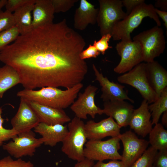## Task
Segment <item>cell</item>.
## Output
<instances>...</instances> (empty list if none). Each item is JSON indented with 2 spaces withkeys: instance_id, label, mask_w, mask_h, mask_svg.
<instances>
[{
  "instance_id": "obj_1",
  "label": "cell",
  "mask_w": 167,
  "mask_h": 167,
  "mask_svg": "<svg viewBox=\"0 0 167 167\" xmlns=\"http://www.w3.org/2000/svg\"><path fill=\"white\" fill-rule=\"evenodd\" d=\"M86 45L64 19L20 35L0 50V61L17 72L24 89H67L81 83L88 72L80 57Z\"/></svg>"
},
{
  "instance_id": "obj_2",
  "label": "cell",
  "mask_w": 167,
  "mask_h": 167,
  "mask_svg": "<svg viewBox=\"0 0 167 167\" xmlns=\"http://www.w3.org/2000/svg\"><path fill=\"white\" fill-rule=\"evenodd\" d=\"M83 87L81 83L65 90L51 87H43L38 90L24 89L19 91L17 96L42 105L64 109L75 101Z\"/></svg>"
},
{
  "instance_id": "obj_3",
  "label": "cell",
  "mask_w": 167,
  "mask_h": 167,
  "mask_svg": "<svg viewBox=\"0 0 167 167\" xmlns=\"http://www.w3.org/2000/svg\"><path fill=\"white\" fill-rule=\"evenodd\" d=\"M151 4L143 3L136 7L123 19L114 26L111 34L114 40H131V34L141 24L146 17L152 19L157 26L160 27L161 22Z\"/></svg>"
},
{
  "instance_id": "obj_4",
  "label": "cell",
  "mask_w": 167,
  "mask_h": 167,
  "mask_svg": "<svg viewBox=\"0 0 167 167\" xmlns=\"http://www.w3.org/2000/svg\"><path fill=\"white\" fill-rule=\"evenodd\" d=\"M68 132L62 141V151L70 159L77 162L84 159V146L87 137L83 121L76 117L68 122Z\"/></svg>"
},
{
  "instance_id": "obj_5",
  "label": "cell",
  "mask_w": 167,
  "mask_h": 167,
  "mask_svg": "<svg viewBox=\"0 0 167 167\" xmlns=\"http://www.w3.org/2000/svg\"><path fill=\"white\" fill-rule=\"evenodd\" d=\"M133 41L140 44L143 61L152 62L164 51L166 41L162 28L157 26L135 36Z\"/></svg>"
},
{
  "instance_id": "obj_6",
  "label": "cell",
  "mask_w": 167,
  "mask_h": 167,
  "mask_svg": "<svg viewBox=\"0 0 167 167\" xmlns=\"http://www.w3.org/2000/svg\"><path fill=\"white\" fill-rule=\"evenodd\" d=\"M120 141L118 137H112L104 141L88 140L84 148V157L93 161L121 160L122 156L118 152L120 148Z\"/></svg>"
},
{
  "instance_id": "obj_7",
  "label": "cell",
  "mask_w": 167,
  "mask_h": 167,
  "mask_svg": "<svg viewBox=\"0 0 167 167\" xmlns=\"http://www.w3.org/2000/svg\"><path fill=\"white\" fill-rule=\"evenodd\" d=\"M97 23L101 36L110 34L114 25L127 15L122 10V0H99Z\"/></svg>"
},
{
  "instance_id": "obj_8",
  "label": "cell",
  "mask_w": 167,
  "mask_h": 167,
  "mask_svg": "<svg viewBox=\"0 0 167 167\" xmlns=\"http://www.w3.org/2000/svg\"><path fill=\"white\" fill-rule=\"evenodd\" d=\"M117 80L120 83L136 89L148 104L153 103L156 99V94L148 79L145 63L137 65L129 71L118 76Z\"/></svg>"
},
{
  "instance_id": "obj_9",
  "label": "cell",
  "mask_w": 167,
  "mask_h": 167,
  "mask_svg": "<svg viewBox=\"0 0 167 167\" xmlns=\"http://www.w3.org/2000/svg\"><path fill=\"white\" fill-rule=\"evenodd\" d=\"M121 60L114 68V71L124 74L143 62L142 49L139 43L135 41L122 40L115 47Z\"/></svg>"
},
{
  "instance_id": "obj_10",
  "label": "cell",
  "mask_w": 167,
  "mask_h": 167,
  "mask_svg": "<svg viewBox=\"0 0 167 167\" xmlns=\"http://www.w3.org/2000/svg\"><path fill=\"white\" fill-rule=\"evenodd\" d=\"M7 143L2 145L3 149L16 159L33 156L36 149L43 144L41 138L36 137L32 130L18 134Z\"/></svg>"
},
{
  "instance_id": "obj_11",
  "label": "cell",
  "mask_w": 167,
  "mask_h": 167,
  "mask_svg": "<svg viewBox=\"0 0 167 167\" xmlns=\"http://www.w3.org/2000/svg\"><path fill=\"white\" fill-rule=\"evenodd\" d=\"M98 89L97 87L90 84L83 93L78 94L77 99L70 107L75 117L81 119H86L88 115L94 118L96 114H103V109L97 106L95 102V96Z\"/></svg>"
},
{
  "instance_id": "obj_12",
  "label": "cell",
  "mask_w": 167,
  "mask_h": 167,
  "mask_svg": "<svg viewBox=\"0 0 167 167\" xmlns=\"http://www.w3.org/2000/svg\"><path fill=\"white\" fill-rule=\"evenodd\" d=\"M118 137L123 148L121 161L126 167H130L147 148L149 142L138 138L130 130L121 134Z\"/></svg>"
},
{
  "instance_id": "obj_13",
  "label": "cell",
  "mask_w": 167,
  "mask_h": 167,
  "mask_svg": "<svg viewBox=\"0 0 167 167\" xmlns=\"http://www.w3.org/2000/svg\"><path fill=\"white\" fill-rule=\"evenodd\" d=\"M11 122L12 128L19 134L32 130L40 121L28 101L21 98L18 111Z\"/></svg>"
},
{
  "instance_id": "obj_14",
  "label": "cell",
  "mask_w": 167,
  "mask_h": 167,
  "mask_svg": "<svg viewBox=\"0 0 167 167\" xmlns=\"http://www.w3.org/2000/svg\"><path fill=\"white\" fill-rule=\"evenodd\" d=\"M121 128L110 117L98 122L89 120L85 124V131L88 140H101L108 136L118 137L121 134Z\"/></svg>"
},
{
  "instance_id": "obj_15",
  "label": "cell",
  "mask_w": 167,
  "mask_h": 167,
  "mask_svg": "<svg viewBox=\"0 0 167 167\" xmlns=\"http://www.w3.org/2000/svg\"><path fill=\"white\" fill-rule=\"evenodd\" d=\"M96 80L101 87L102 94L101 98L104 102L115 100H128L131 102L134 101L128 95L125 87L118 83L111 81L100 72L94 64L92 65Z\"/></svg>"
},
{
  "instance_id": "obj_16",
  "label": "cell",
  "mask_w": 167,
  "mask_h": 167,
  "mask_svg": "<svg viewBox=\"0 0 167 167\" xmlns=\"http://www.w3.org/2000/svg\"><path fill=\"white\" fill-rule=\"evenodd\" d=\"M103 114L112 118L121 128L128 125L134 110L133 105L125 100L104 101Z\"/></svg>"
},
{
  "instance_id": "obj_17",
  "label": "cell",
  "mask_w": 167,
  "mask_h": 167,
  "mask_svg": "<svg viewBox=\"0 0 167 167\" xmlns=\"http://www.w3.org/2000/svg\"><path fill=\"white\" fill-rule=\"evenodd\" d=\"M151 117L148 104L143 99L139 107L134 109L128 125L137 134L145 137L152 128Z\"/></svg>"
},
{
  "instance_id": "obj_18",
  "label": "cell",
  "mask_w": 167,
  "mask_h": 167,
  "mask_svg": "<svg viewBox=\"0 0 167 167\" xmlns=\"http://www.w3.org/2000/svg\"><path fill=\"white\" fill-rule=\"evenodd\" d=\"M28 101L38 116L40 122L50 125L64 124L71 120L63 109L54 108Z\"/></svg>"
},
{
  "instance_id": "obj_19",
  "label": "cell",
  "mask_w": 167,
  "mask_h": 167,
  "mask_svg": "<svg viewBox=\"0 0 167 167\" xmlns=\"http://www.w3.org/2000/svg\"><path fill=\"white\" fill-rule=\"evenodd\" d=\"M34 131L41 136L43 144L53 147L62 142L68 130L67 126L64 124L50 125L40 122L34 128Z\"/></svg>"
},
{
  "instance_id": "obj_20",
  "label": "cell",
  "mask_w": 167,
  "mask_h": 167,
  "mask_svg": "<svg viewBox=\"0 0 167 167\" xmlns=\"http://www.w3.org/2000/svg\"><path fill=\"white\" fill-rule=\"evenodd\" d=\"M145 66L148 79L156 94L157 99L167 88V71L154 60L145 63Z\"/></svg>"
},
{
  "instance_id": "obj_21",
  "label": "cell",
  "mask_w": 167,
  "mask_h": 167,
  "mask_svg": "<svg viewBox=\"0 0 167 167\" xmlns=\"http://www.w3.org/2000/svg\"><path fill=\"white\" fill-rule=\"evenodd\" d=\"M98 8L86 0H80L79 6L75 12L74 25L75 28L79 30H85L89 24L97 23Z\"/></svg>"
},
{
  "instance_id": "obj_22",
  "label": "cell",
  "mask_w": 167,
  "mask_h": 167,
  "mask_svg": "<svg viewBox=\"0 0 167 167\" xmlns=\"http://www.w3.org/2000/svg\"><path fill=\"white\" fill-rule=\"evenodd\" d=\"M54 13L52 0H36L32 11L33 29L53 23Z\"/></svg>"
},
{
  "instance_id": "obj_23",
  "label": "cell",
  "mask_w": 167,
  "mask_h": 167,
  "mask_svg": "<svg viewBox=\"0 0 167 167\" xmlns=\"http://www.w3.org/2000/svg\"><path fill=\"white\" fill-rule=\"evenodd\" d=\"M35 1L31 0L13 13L15 26L20 35L26 34L33 29L32 11Z\"/></svg>"
},
{
  "instance_id": "obj_24",
  "label": "cell",
  "mask_w": 167,
  "mask_h": 167,
  "mask_svg": "<svg viewBox=\"0 0 167 167\" xmlns=\"http://www.w3.org/2000/svg\"><path fill=\"white\" fill-rule=\"evenodd\" d=\"M19 84H20L19 77L13 68L6 65L0 67L1 98L6 91Z\"/></svg>"
},
{
  "instance_id": "obj_25",
  "label": "cell",
  "mask_w": 167,
  "mask_h": 167,
  "mask_svg": "<svg viewBox=\"0 0 167 167\" xmlns=\"http://www.w3.org/2000/svg\"><path fill=\"white\" fill-rule=\"evenodd\" d=\"M155 125L149 134V144L157 151L167 149V131L161 123Z\"/></svg>"
},
{
  "instance_id": "obj_26",
  "label": "cell",
  "mask_w": 167,
  "mask_h": 167,
  "mask_svg": "<svg viewBox=\"0 0 167 167\" xmlns=\"http://www.w3.org/2000/svg\"><path fill=\"white\" fill-rule=\"evenodd\" d=\"M148 109L152 118V124L155 125L158 123L162 114L167 111V88L153 103L148 105Z\"/></svg>"
},
{
  "instance_id": "obj_27",
  "label": "cell",
  "mask_w": 167,
  "mask_h": 167,
  "mask_svg": "<svg viewBox=\"0 0 167 167\" xmlns=\"http://www.w3.org/2000/svg\"><path fill=\"white\" fill-rule=\"evenodd\" d=\"M158 151L150 146L130 167H151Z\"/></svg>"
},
{
  "instance_id": "obj_28",
  "label": "cell",
  "mask_w": 167,
  "mask_h": 167,
  "mask_svg": "<svg viewBox=\"0 0 167 167\" xmlns=\"http://www.w3.org/2000/svg\"><path fill=\"white\" fill-rule=\"evenodd\" d=\"M20 35L15 26L0 32V50L14 41Z\"/></svg>"
},
{
  "instance_id": "obj_29",
  "label": "cell",
  "mask_w": 167,
  "mask_h": 167,
  "mask_svg": "<svg viewBox=\"0 0 167 167\" xmlns=\"http://www.w3.org/2000/svg\"><path fill=\"white\" fill-rule=\"evenodd\" d=\"M0 167H34V165L30 161H26L21 158L14 160L9 156L0 160Z\"/></svg>"
},
{
  "instance_id": "obj_30",
  "label": "cell",
  "mask_w": 167,
  "mask_h": 167,
  "mask_svg": "<svg viewBox=\"0 0 167 167\" xmlns=\"http://www.w3.org/2000/svg\"><path fill=\"white\" fill-rule=\"evenodd\" d=\"M0 98L1 97L0 96ZM2 109L0 108V147L2 146L4 142L16 136L18 133L13 128L7 129L3 126L4 119L2 117Z\"/></svg>"
},
{
  "instance_id": "obj_31",
  "label": "cell",
  "mask_w": 167,
  "mask_h": 167,
  "mask_svg": "<svg viewBox=\"0 0 167 167\" xmlns=\"http://www.w3.org/2000/svg\"><path fill=\"white\" fill-rule=\"evenodd\" d=\"M15 26L13 13L0 10V32Z\"/></svg>"
},
{
  "instance_id": "obj_32",
  "label": "cell",
  "mask_w": 167,
  "mask_h": 167,
  "mask_svg": "<svg viewBox=\"0 0 167 167\" xmlns=\"http://www.w3.org/2000/svg\"><path fill=\"white\" fill-rule=\"evenodd\" d=\"M78 1V0H52L55 13L66 12Z\"/></svg>"
},
{
  "instance_id": "obj_33",
  "label": "cell",
  "mask_w": 167,
  "mask_h": 167,
  "mask_svg": "<svg viewBox=\"0 0 167 167\" xmlns=\"http://www.w3.org/2000/svg\"><path fill=\"white\" fill-rule=\"evenodd\" d=\"M112 37L110 34L103 35L98 41H94L93 45L101 53L104 55L108 49L112 48V46H109L108 43Z\"/></svg>"
},
{
  "instance_id": "obj_34",
  "label": "cell",
  "mask_w": 167,
  "mask_h": 167,
  "mask_svg": "<svg viewBox=\"0 0 167 167\" xmlns=\"http://www.w3.org/2000/svg\"><path fill=\"white\" fill-rule=\"evenodd\" d=\"M31 0H6L5 6L6 11L12 13L29 2Z\"/></svg>"
},
{
  "instance_id": "obj_35",
  "label": "cell",
  "mask_w": 167,
  "mask_h": 167,
  "mask_svg": "<svg viewBox=\"0 0 167 167\" xmlns=\"http://www.w3.org/2000/svg\"><path fill=\"white\" fill-rule=\"evenodd\" d=\"M153 165L155 167H167V149L159 150L154 160Z\"/></svg>"
},
{
  "instance_id": "obj_36",
  "label": "cell",
  "mask_w": 167,
  "mask_h": 167,
  "mask_svg": "<svg viewBox=\"0 0 167 167\" xmlns=\"http://www.w3.org/2000/svg\"><path fill=\"white\" fill-rule=\"evenodd\" d=\"M101 53L91 44L85 49L83 50L80 54V57L82 60L91 58H96Z\"/></svg>"
},
{
  "instance_id": "obj_37",
  "label": "cell",
  "mask_w": 167,
  "mask_h": 167,
  "mask_svg": "<svg viewBox=\"0 0 167 167\" xmlns=\"http://www.w3.org/2000/svg\"><path fill=\"white\" fill-rule=\"evenodd\" d=\"M123 6L126 8L127 14L139 5L145 3L144 0H122Z\"/></svg>"
},
{
  "instance_id": "obj_38",
  "label": "cell",
  "mask_w": 167,
  "mask_h": 167,
  "mask_svg": "<svg viewBox=\"0 0 167 167\" xmlns=\"http://www.w3.org/2000/svg\"><path fill=\"white\" fill-rule=\"evenodd\" d=\"M92 167H126L121 160H111L106 163L98 161Z\"/></svg>"
},
{
  "instance_id": "obj_39",
  "label": "cell",
  "mask_w": 167,
  "mask_h": 167,
  "mask_svg": "<svg viewBox=\"0 0 167 167\" xmlns=\"http://www.w3.org/2000/svg\"><path fill=\"white\" fill-rule=\"evenodd\" d=\"M94 161L85 158L83 160L77 162L73 167H92Z\"/></svg>"
},
{
  "instance_id": "obj_40",
  "label": "cell",
  "mask_w": 167,
  "mask_h": 167,
  "mask_svg": "<svg viewBox=\"0 0 167 167\" xmlns=\"http://www.w3.org/2000/svg\"><path fill=\"white\" fill-rule=\"evenodd\" d=\"M155 11L158 16L161 17L164 22V25L165 28L167 29V12L161 11L155 8Z\"/></svg>"
},
{
  "instance_id": "obj_41",
  "label": "cell",
  "mask_w": 167,
  "mask_h": 167,
  "mask_svg": "<svg viewBox=\"0 0 167 167\" xmlns=\"http://www.w3.org/2000/svg\"><path fill=\"white\" fill-rule=\"evenodd\" d=\"M155 6L159 7L161 11H166L167 9V1L166 0H158L156 1Z\"/></svg>"
},
{
  "instance_id": "obj_42",
  "label": "cell",
  "mask_w": 167,
  "mask_h": 167,
  "mask_svg": "<svg viewBox=\"0 0 167 167\" xmlns=\"http://www.w3.org/2000/svg\"><path fill=\"white\" fill-rule=\"evenodd\" d=\"M161 123L163 126H167V111L165 112L163 114L161 118Z\"/></svg>"
},
{
  "instance_id": "obj_43",
  "label": "cell",
  "mask_w": 167,
  "mask_h": 167,
  "mask_svg": "<svg viewBox=\"0 0 167 167\" xmlns=\"http://www.w3.org/2000/svg\"><path fill=\"white\" fill-rule=\"evenodd\" d=\"M6 0H0V10H1L5 5Z\"/></svg>"
},
{
  "instance_id": "obj_44",
  "label": "cell",
  "mask_w": 167,
  "mask_h": 167,
  "mask_svg": "<svg viewBox=\"0 0 167 167\" xmlns=\"http://www.w3.org/2000/svg\"><path fill=\"white\" fill-rule=\"evenodd\" d=\"M151 167H155L153 165Z\"/></svg>"
}]
</instances>
